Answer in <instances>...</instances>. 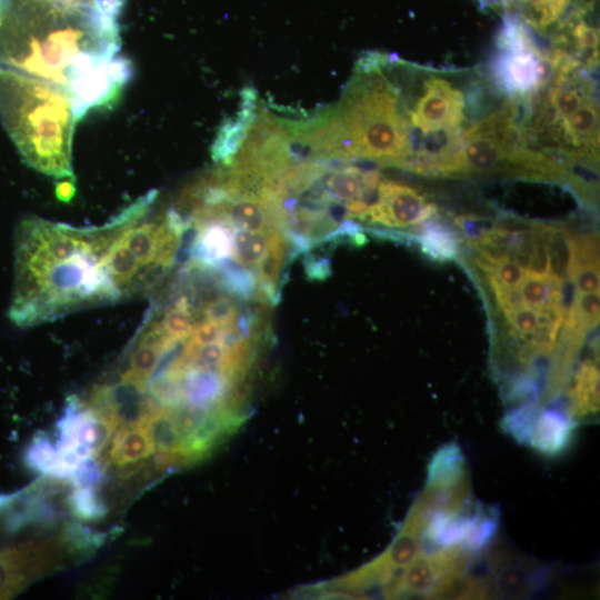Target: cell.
I'll return each instance as SVG.
<instances>
[{
    "label": "cell",
    "instance_id": "1",
    "mask_svg": "<svg viewBox=\"0 0 600 600\" xmlns=\"http://www.w3.org/2000/svg\"><path fill=\"white\" fill-rule=\"evenodd\" d=\"M123 3L0 0V68L62 88L80 120L111 102L130 79V61L119 56Z\"/></svg>",
    "mask_w": 600,
    "mask_h": 600
},
{
    "label": "cell",
    "instance_id": "2",
    "mask_svg": "<svg viewBox=\"0 0 600 600\" xmlns=\"http://www.w3.org/2000/svg\"><path fill=\"white\" fill-rule=\"evenodd\" d=\"M150 191L99 227H72L38 217L22 219L14 232L11 321L22 328L78 309L119 301L107 258L123 231L156 202Z\"/></svg>",
    "mask_w": 600,
    "mask_h": 600
},
{
    "label": "cell",
    "instance_id": "3",
    "mask_svg": "<svg viewBox=\"0 0 600 600\" xmlns=\"http://www.w3.org/2000/svg\"><path fill=\"white\" fill-rule=\"evenodd\" d=\"M331 158L368 160L404 168L412 154L411 132L393 58H360L339 103L327 110Z\"/></svg>",
    "mask_w": 600,
    "mask_h": 600
},
{
    "label": "cell",
    "instance_id": "4",
    "mask_svg": "<svg viewBox=\"0 0 600 600\" xmlns=\"http://www.w3.org/2000/svg\"><path fill=\"white\" fill-rule=\"evenodd\" d=\"M0 118L27 164L50 177L73 178L72 139L79 119L66 90L0 68Z\"/></svg>",
    "mask_w": 600,
    "mask_h": 600
},
{
    "label": "cell",
    "instance_id": "5",
    "mask_svg": "<svg viewBox=\"0 0 600 600\" xmlns=\"http://www.w3.org/2000/svg\"><path fill=\"white\" fill-rule=\"evenodd\" d=\"M394 70L406 103L412 154L403 169L428 176L433 162L460 136L471 112V93L452 76L426 67L411 66L399 58Z\"/></svg>",
    "mask_w": 600,
    "mask_h": 600
},
{
    "label": "cell",
    "instance_id": "6",
    "mask_svg": "<svg viewBox=\"0 0 600 600\" xmlns=\"http://www.w3.org/2000/svg\"><path fill=\"white\" fill-rule=\"evenodd\" d=\"M549 58L531 30L514 13L506 12L496 39L489 74L499 91L519 102H532L550 77Z\"/></svg>",
    "mask_w": 600,
    "mask_h": 600
},
{
    "label": "cell",
    "instance_id": "7",
    "mask_svg": "<svg viewBox=\"0 0 600 600\" xmlns=\"http://www.w3.org/2000/svg\"><path fill=\"white\" fill-rule=\"evenodd\" d=\"M437 212V206L417 189L382 177L363 221L396 229L419 227Z\"/></svg>",
    "mask_w": 600,
    "mask_h": 600
},
{
    "label": "cell",
    "instance_id": "8",
    "mask_svg": "<svg viewBox=\"0 0 600 600\" xmlns=\"http://www.w3.org/2000/svg\"><path fill=\"white\" fill-rule=\"evenodd\" d=\"M59 542L31 541L0 550V599L13 597L33 578L53 569L61 559Z\"/></svg>",
    "mask_w": 600,
    "mask_h": 600
},
{
    "label": "cell",
    "instance_id": "9",
    "mask_svg": "<svg viewBox=\"0 0 600 600\" xmlns=\"http://www.w3.org/2000/svg\"><path fill=\"white\" fill-rule=\"evenodd\" d=\"M290 261L289 243L282 230H274L269 237L264 254L256 268V300L276 304L280 300V282L283 266Z\"/></svg>",
    "mask_w": 600,
    "mask_h": 600
},
{
    "label": "cell",
    "instance_id": "10",
    "mask_svg": "<svg viewBox=\"0 0 600 600\" xmlns=\"http://www.w3.org/2000/svg\"><path fill=\"white\" fill-rule=\"evenodd\" d=\"M586 0H513L507 12L514 13L531 30L556 31Z\"/></svg>",
    "mask_w": 600,
    "mask_h": 600
},
{
    "label": "cell",
    "instance_id": "11",
    "mask_svg": "<svg viewBox=\"0 0 600 600\" xmlns=\"http://www.w3.org/2000/svg\"><path fill=\"white\" fill-rule=\"evenodd\" d=\"M154 453V443L143 427L120 428L110 440L107 463L123 467L142 461Z\"/></svg>",
    "mask_w": 600,
    "mask_h": 600
},
{
    "label": "cell",
    "instance_id": "12",
    "mask_svg": "<svg viewBox=\"0 0 600 600\" xmlns=\"http://www.w3.org/2000/svg\"><path fill=\"white\" fill-rule=\"evenodd\" d=\"M418 229L416 240L427 257L443 262L453 260L459 256L461 237L441 220L432 217L421 223Z\"/></svg>",
    "mask_w": 600,
    "mask_h": 600
},
{
    "label": "cell",
    "instance_id": "13",
    "mask_svg": "<svg viewBox=\"0 0 600 600\" xmlns=\"http://www.w3.org/2000/svg\"><path fill=\"white\" fill-rule=\"evenodd\" d=\"M271 232L233 229L231 258L242 267L256 272V268L267 250Z\"/></svg>",
    "mask_w": 600,
    "mask_h": 600
},
{
    "label": "cell",
    "instance_id": "14",
    "mask_svg": "<svg viewBox=\"0 0 600 600\" xmlns=\"http://www.w3.org/2000/svg\"><path fill=\"white\" fill-rule=\"evenodd\" d=\"M126 230L120 236V238L114 242L107 258L108 271L112 280L114 281L116 286L121 291L123 299L127 298V290H128L129 283L140 267V262L138 261V259L134 257V254L130 251V249L127 247L124 242L123 234Z\"/></svg>",
    "mask_w": 600,
    "mask_h": 600
},
{
    "label": "cell",
    "instance_id": "15",
    "mask_svg": "<svg viewBox=\"0 0 600 600\" xmlns=\"http://www.w3.org/2000/svg\"><path fill=\"white\" fill-rule=\"evenodd\" d=\"M57 448L47 436H37L24 453V461L30 469L49 477L52 476L57 463Z\"/></svg>",
    "mask_w": 600,
    "mask_h": 600
},
{
    "label": "cell",
    "instance_id": "16",
    "mask_svg": "<svg viewBox=\"0 0 600 600\" xmlns=\"http://www.w3.org/2000/svg\"><path fill=\"white\" fill-rule=\"evenodd\" d=\"M68 504L74 516L86 520L102 518L107 512L94 488L90 487H76L69 496Z\"/></svg>",
    "mask_w": 600,
    "mask_h": 600
},
{
    "label": "cell",
    "instance_id": "17",
    "mask_svg": "<svg viewBox=\"0 0 600 600\" xmlns=\"http://www.w3.org/2000/svg\"><path fill=\"white\" fill-rule=\"evenodd\" d=\"M576 291L580 293L599 292V267L586 266L574 267L569 272Z\"/></svg>",
    "mask_w": 600,
    "mask_h": 600
},
{
    "label": "cell",
    "instance_id": "18",
    "mask_svg": "<svg viewBox=\"0 0 600 600\" xmlns=\"http://www.w3.org/2000/svg\"><path fill=\"white\" fill-rule=\"evenodd\" d=\"M304 271L310 280H324L331 273L329 260L307 256L303 260Z\"/></svg>",
    "mask_w": 600,
    "mask_h": 600
},
{
    "label": "cell",
    "instance_id": "19",
    "mask_svg": "<svg viewBox=\"0 0 600 600\" xmlns=\"http://www.w3.org/2000/svg\"><path fill=\"white\" fill-rule=\"evenodd\" d=\"M74 193L72 182H63L58 186L57 196L60 200L68 201Z\"/></svg>",
    "mask_w": 600,
    "mask_h": 600
},
{
    "label": "cell",
    "instance_id": "20",
    "mask_svg": "<svg viewBox=\"0 0 600 600\" xmlns=\"http://www.w3.org/2000/svg\"><path fill=\"white\" fill-rule=\"evenodd\" d=\"M479 1L487 2L491 6H501L507 12L510 10L513 0H479Z\"/></svg>",
    "mask_w": 600,
    "mask_h": 600
},
{
    "label": "cell",
    "instance_id": "21",
    "mask_svg": "<svg viewBox=\"0 0 600 600\" xmlns=\"http://www.w3.org/2000/svg\"><path fill=\"white\" fill-rule=\"evenodd\" d=\"M63 1L77 3V4H90V3L96 2L97 0H63Z\"/></svg>",
    "mask_w": 600,
    "mask_h": 600
}]
</instances>
